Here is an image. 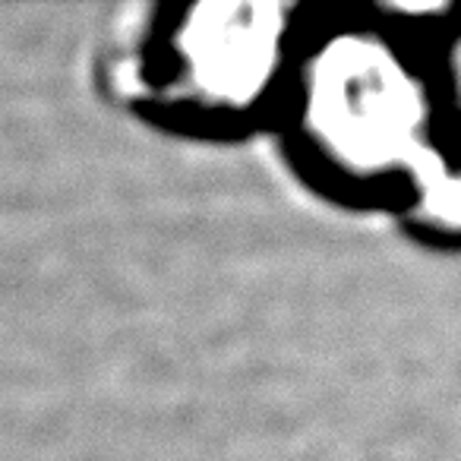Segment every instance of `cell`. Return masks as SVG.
Segmentation results:
<instances>
[{
  "mask_svg": "<svg viewBox=\"0 0 461 461\" xmlns=\"http://www.w3.org/2000/svg\"><path fill=\"white\" fill-rule=\"evenodd\" d=\"M322 121L351 152L379 155L404 140L411 127L408 89L373 54H341L322 73Z\"/></svg>",
  "mask_w": 461,
  "mask_h": 461,
  "instance_id": "cell-1",
  "label": "cell"
},
{
  "mask_svg": "<svg viewBox=\"0 0 461 461\" xmlns=\"http://www.w3.org/2000/svg\"><path fill=\"white\" fill-rule=\"evenodd\" d=\"M278 23L269 7H209L196 14L186 54L193 73L218 95H247L276 58Z\"/></svg>",
  "mask_w": 461,
  "mask_h": 461,
  "instance_id": "cell-2",
  "label": "cell"
}]
</instances>
